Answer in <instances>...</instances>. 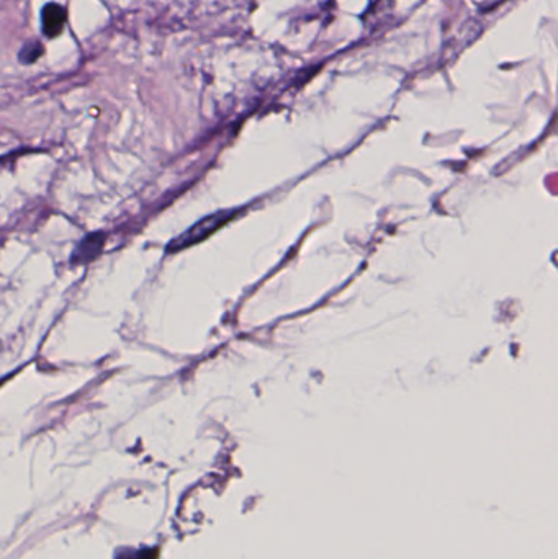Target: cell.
<instances>
[{
  "mask_svg": "<svg viewBox=\"0 0 558 559\" xmlns=\"http://www.w3.org/2000/svg\"><path fill=\"white\" fill-rule=\"evenodd\" d=\"M103 242H105V239H103L102 234H90L74 250L72 262L74 264H87V262H90L102 250Z\"/></svg>",
  "mask_w": 558,
  "mask_h": 559,
  "instance_id": "obj_3",
  "label": "cell"
},
{
  "mask_svg": "<svg viewBox=\"0 0 558 559\" xmlns=\"http://www.w3.org/2000/svg\"><path fill=\"white\" fill-rule=\"evenodd\" d=\"M41 20H43V33L47 38H55L63 33L68 14L59 4H47L41 12Z\"/></svg>",
  "mask_w": 558,
  "mask_h": 559,
  "instance_id": "obj_2",
  "label": "cell"
},
{
  "mask_svg": "<svg viewBox=\"0 0 558 559\" xmlns=\"http://www.w3.org/2000/svg\"><path fill=\"white\" fill-rule=\"evenodd\" d=\"M41 55H43V45H41L40 41L33 39L30 43H26L24 49H22V53H20V61L30 64V62L37 61Z\"/></svg>",
  "mask_w": 558,
  "mask_h": 559,
  "instance_id": "obj_4",
  "label": "cell"
},
{
  "mask_svg": "<svg viewBox=\"0 0 558 559\" xmlns=\"http://www.w3.org/2000/svg\"><path fill=\"white\" fill-rule=\"evenodd\" d=\"M233 211H220V213H215L210 216L204 217L202 221H198L197 225L192 226L189 231L175 237L169 246H167V252H179L182 248H190L197 242L204 241L205 237H208L210 234L215 233L218 227L228 223L229 217H233Z\"/></svg>",
  "mask_w": 558,
  "mask_h": 559,
  "instance_id": "obj_1",
  "label": "cell"
},
{
  "mask_svg": "<svg viewBox=\"0 0 558 559\" xmlns=\"http://www.w3.org/2000/svg\"><path fill=\"white\" fill-rule=\"evenodd\" d=\"M156 552H150V550H142V552L132 553V559H156Z\"/></svg>",
  "mask_w": 558,
  "mask_h": 559,
  "instance_id": "obj_5",
  "label": "cell"
}]
</instances>
